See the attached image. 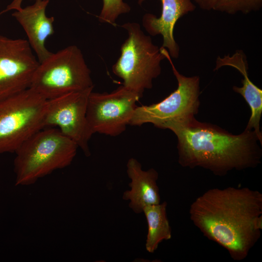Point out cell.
<instances>
[{
	"label": "cell",
	"instance_id": "1",
	"mask_svg": "<svg viewBox=\"0 0 262 262\" xmlns=\"http://www.w3.org/2000/svg\"><path fill=\"white\" fill-rule=\"evenodd\" d=\"M190 218L234 261L245 259L262 229V194L248 187L212 188L191 204Z\"/></svg>",
	"mask_w": 262,
	"mask_h": 262
},
{
	"label": "cell",
	"instance_id": "2",
	"mask_svg": "<svg viewBox=\"0 0 262 262\" xmlns=\"http://www.w3.org/2000/svg\"><path fill=\"white\" fill-rule=\"evenodd\" d=\"M164 129L172 131L178 140V162L182 167H200L217 176L235 169L254 167L260 163L261 150L252 131L238 135L195 117L167 124Z\"/></svg>",
	"mask_w": 262,
	"mask_h": 262
},
{
	"label": "cell",
	"instance_id": "3",
	"mask_svg": "<svg viewBox=\"0 0 262 262\" xmlns=\"http://www.w3.org/2000/svg\"><path fill=\"white\" fill-rule=\"evenodd\" d=\"M77 145L58 129H42L16 150V185L28 186L53 171L69 166L76 155Z\"/></svg>",
	"mask_w": 262,
	"mask_h": 262
},
{
	"label": "cell",
	"instance_id": "4",
	"mask_svg": "<svg viewBox=\"0 0 262 262\" xmlns=\"http://www.w3.org/2000/svg\"><path fill=\"white\" fill-rule=\"evenodd\" d=\"M121 27L127 31L128 37L121 46L120 55L112 70L123 80V85L142 97L161 74V64L165 56L138 23L128 22Z\"/></svg>",
	"mask_w": 262,
	"mask_h": 262
},
{
	"label": "cell",
	"instance_id": "5",
	"mask_svg": "<svg viewBox=\"0 0 262 262\" xmlns=\"http://www.w3.org/2000/svg\"><path fill=\"white\" fill-rule=\"evenodd\" d=\"M94 88L91 71L81 50L70 45L39 63L30 88L47 100Z\"/></svg>",
	"mask_w": 262,
	"mask_h": 262
},
{
	"label": "cell",
	"instance_id": "6",
	"mask_svg": "<svg viewBox=\"0 0 262 262\" xmlns=\"http://www.w3.org/2000/svg\"><path fill=\"white\" fill-rule=\"evenodd\" d=\"M161 50L170 63L178 87L161 101L148 105L137 106L129 125L141 126L151 123L164 129L168 123L182 122L195 117L200 105L199 77H186L181 74L174 65L168 51L161 47Z\"/></svg>",
	"mask_w": 262,
	"mask_h": 262
},
{
	"label": "cell",
	"instance_id": "7",
	"mask_svg": "<svg viewBox=\"0 0 262 262\" xmlns=\"http://www.w3.org/2000/svg\"><path fill=\"white\" fill-rule=\"evenodd\" d=\"M48 100L29 88L0 101V154L15 152L43 129Z\"/></svg>",
	"mask_w": 262,
	"mask_h": 262
},
{
	"label": "cell",
	"instance_id": "8",
	"mask_svg": "<svg viewBox=\"0 0 262 262\" xmlns=\"http://www.w3.org/2000/svg\"><path fill=\"white\" fill-rule=\"evenodd\" d=\"M141 98L123 85L110 93L92 91L88 98L86 117L93 133L111 136L122 134Z\"/></svg>",
	"mask_w": 262,
	"mask_h": 262
},
{
	"label": "cell",
	"instance_id": "9",
	"mask_svg": "<svg viewBox=\"0 0 262 262\" xmlns=\"http://www.w3.org/2000/svg\"><path fill=\"white\" fill-rule=\"evenodd\" d=\"M93 89L72 92L48 100L43 124V128L58 127L87 157L91 155L89 142L94 134L86 117L88 98Z\"/></svg>",
	"mask_w": 262,
	"mask_h": 262
},
{
	"label": "cell",
	"instance_id": "10",
	"mask_svg": "<svg viewBox=\"0 0 262 262\" xmlns=\"http://www.w3.org/2000/svg\"><path fill=\"white\" fill-rule=\"evenodd\" d=\"M39 64L27 40L0 35V101L29 89Z\"/></svg>",
	"mask_w": 262,
	"mask_h": 262
},
{
	"label": "cell",
	"instance_id": "11",
	"mask_svg": "<svg viewBox=\"0 0 262 262\" xmlns=\"http://www.w3.org/2000/svg\"><path fill=\"white\" fill-rule=\"evenodd\" d=\"M146 0H138L141 5ZM162 12L159 17L151 13L145 14L142 23L145 30L151 36L160 34L163 37L162 47L167 49L171 57H179L180 48L174 36L178 20L184 15L193 12L195 5L192 0H160Z\"/></svg>",
	"mask_w": 262,
	"mask_h": 262
},
{
	"label": "cell",
	"instance_id": "12",
	"mask_svg": "<svg viewBox=\"0 0 262 262\" xmlns=\"http://www.w3.org/2000/svg\"><path fill=\"white\" fill-rule=\"evenodd\" d=\"M49 0H36L25 7H21L12 16L26 33L29 42L39 63L52 53L46 47L47 38L54 33V17L48 16L46 8Z\"/></svg>",
	"mask_w": 262,
	"mask_h": 262
},
{
	"label": "cell",
	"instance_id": "13",
	"mask_svg": "<svg viewBox=\"0 0 262 262\" xmlns=\"http://www.w3.org/2000/svg\"><path fill=\"white\" fill-rule=\"evenodd\" d=\"M126 168L130 189L123 193L122 198L129 201V207L139 214L145 207L161 203L157 171L154 168L143 170L140 163L134 158L128 160Z\"/></svg>",
	"mask_w": 262,
	"mask_h": 262
},
{
	"label": "cell",
	"instance_id": "14",
	"mask_svg": "<svg viewBox=\"0 0 262 262\" xmlns=\"http://www.w3.org/2000/svg\"><path fill=\"white\" fill-rule=\"evenodd\" d=\"M166 201L145 207L143 211L147 224V233L145 244L146 250L154 253L159 244L172 237L171 228L167 216Z\"/></svg>",
	"mask_w": 262,
	"mask_h": 262
},
{
	"label": "cell",
	"instance_id": "15",
	"mask_svg": "<svg viewBox=\"0 0 262 262\" xmlns=\"http://www.w3.org/2000/svg\"><path fill=\"white\" fill-rule=\"evenodd\" d=\"M248 66L247 63L239 64L236 69L243 76L242 87L233 86L234 92L240 94L246 100L251 110V116L246 130L253 131L262 144V134L260 131V120L262 113V90L254 84L248 76Z\"/></svg>",
	"mask_w": 262,
	"mask_h": 262
},
{
	"label": "cell",
	"instance_id": "16",
	"mask_svg": "<svg viewBox=\"0 0 262 262\" xmlns=\"http://www.w3.org/2000/svg\"><path fill=\"white\" fill-rule=\"evenodd\" d=\"M130 6L123 0H102V7L98 16L101 23L116 25V21L120 15L129 13Z\"/></svg>",
	"mask_w": 262,
	"mask_h": 262
},
{
	"label": "cell",
	"instance_id": "17",
	"mask_svg": "<svg viewBox=\"0 0 262 262\" xmlns=\"http://www.w3.org/2000/svg\"><path fill=\"white\" fill-rule=\"evenodd\" d=\"M262 0H219L214 10L234 14H246L261 9Z\"/></svg>",
	"mask_w": 262,
	"mask_h": 262
},
{
	"label": "cell",
	"instance_id": "18",
	"mask_svg": "<svg viewBox=\"0 0 262 262\" xmlns=\"http://www.w3.org/2000/svg\"><path fill=\"white\" fill-rule=\"evenodd\" d=\"M219 0H194L195 2L202 9L204 10H214Z\"/></svg>",
	"mask_w": 262,
	"mask_h": 262
},
{
	"label": "cell",
	"instance_id": "19",
	"mask_svg": "<svg viewBox=\"0 0 262 262\" xmlns=\"http://www.w3.org/2000/svg\"><path fill=\"white\" fill-rule=\"evenodd\" d=\"M24 0H13L11 2L7 5L6 8L0 12V16L1 15L12 11L18 10L21 7L22 3ZM34 1L36 0H34Z\"/></svg>",
	"mask_w": 262,
	"mask_h": 262
}]
</instances>
